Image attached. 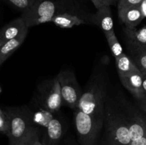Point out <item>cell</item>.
<instances>
[{
  "instance_id": "1",
  "label": "cell",
  "mask_w": 146,
  "mask_h": 145,
  "mask_svg": "<svg viewBox=\"0 0 146 145\" xmlns=\"http://www.w3.org/2000/svg\"><path fill=\"white\" fill-rule=\"evenodd\" d=\"M104 136L101 145H129L131 142L128 122L123 111L113 101L106 100L104 116Z\"/></svg>"
},
{
  "instance_id": "2",
  "label": "cell",
  "mask_w": 146,
  "mask_h": 145,
  "mask_svg": "<svg viewBox=\"0 0 146 145\" xmlns=\"http://www.w3.org/2000/svg\"><path fill=\"white\" fill-rule=\"evenodd\" d=\"M74 0H43L37 1L29 9L21 13L28 28L51 22L56 15L64 12H71Z\"/></svg>"
},
{
  "instance_id": "3",
  "label": "cell",
  "mask_w": 146,
  "mask_h": 145,
  "mask_svg": "<svg viewBox=\"0 0 146 145\" xmlns=\"http://www.w3.org/2000/svg\"><path fill=\"white\" fill-rule=\"evenodd\" d=\"M106 100V83L103 77L97 75L87 85L76 108L88 115L104 119Z\"/></svg>"
},
{
  "instance_id": "4",
  "label": "cell",
  "mask_w": 146,
  "mask_h": 145,
  "mask_svg": "<svg viewBox=\"0 0 146 145\" xmlns=\"http://www.w3.org/2000/svg\"><path fill=\"white\" fill-rule=\"evenodd\" d=\"M74 126L81 145H98L104 125V119L74 109Z\"/></svg>"
},
{
  "instance_id": "5",
  "label": "cell",
  "mask_w": 146,
  "mask_h": 145,
  "mask_svg": "<svg viewBox=\"0 0 146 145\" xmlns=\"http://www.w3.org/2000/svg\"><path fill=\"white\" fill-rule=\"evenodd\" d=\"M4 112L9 122V144L17 145L34 126L31 111L24 107H6Z\"/></svg>"
},
{
  "instance_id": "6",
  "label": "cell",
  "mask_w": 146,
  "mask_h": 145,
  "mask_svg": "<svg viewBox=\"0 0 146 145\" xmlns=\"http://www.w3.org/2000/svg\"><path fill=\"white\" fill-rule=\"evenodd\" d=\"M56 78L61 87L63 104L75 109L83 93L75 73L69 70H66L58 72Z\"/></svg>"
},
{
  "instance_id": "7",
  "label": "cell",
  "mask_w": 146,
  "mask_h": 145,
  "mask_svg": "<svg viewBox=\"0 0 146 145\" xmlns=\"http://www.w3.org/2000/svg\"><path fill=\"white\" fill-rule=\"evenodd\" d=\"M46 85L45 91L41 93V103L44 109L55 113L59 110L63 104L59 82L56 77Z\"/></svg>"
},
{
  "instance_id": "8",
  "label": "cell",
  "mask_w": 146,
  "mask_h": 145,
  "mask_svg": "<svg viewBox=\"0 0 146 145\" xmlns=\"http://www.w3.org/2000/svg\"><path fill=\"white\" fill-rule=\"evenodd\" d=\"M125 107L126 109L123 111L128 122L131 141L140 139L146 134V118L138 111Z\"/></svg>"
},
{
  "instance_id": "9",
  "label": "cell",
  "mask_w": 146,
  "mask_h": 145,
  "mask_svg": "<svg viewBox=\"0 0 146 145\" xmlns=\"http://www.w3.org/2000/svg\"><path fill=\"white\" fill-rule=\"evenodd\" d=\"M65 132L62 120L54 116L44 128V133L41 139V143L44 145H60Z\"/></svg>"
},
{
  "instance_id": "10",
  "label": "cell",
  "mask_w": 146,
  "mask_h": 145,
  "mask_svg": "<svg viewBox=\"0 0 146 145\" xmlns=\"http://www.w3.org/2000/svg\"><path fill=\"white\" fill-rule=\"evenodd\" d=\"M121 83L138 100L143 98L142 84L143 75L141 72H133L126 75H118Z\"/></svg>"
},
{
  "instance_id": "11",
  "label": "cell",
  "mask_w": 146,
  "mask_h": 145,
  "mask_svg": "<svg viewBox=\"0 0 146 145\" xmlns=\"http://www.w3.org/2000/svg\"><path fill=\"white\" fill-rule=\"evenodd\" d=\"M28 28L21 16L15 18L0 28V45L19 36Z\"/></svg>"
},
{
  "instance_id": "12",
  "label": "cell",
  "mask_w": 146,
  "mask_h": 145,
  "mask_svg": "<svg viewBox=\"0 0 146 145\" xmlns=\"http://www.w3.org/2000/svg\"><path fill=\"white\" fill-rule=\"evenodd\" d=\"M118 17L128 28H135L145 18L140 6L118 9Z\"/></svg>"
},
{
  "instance_id": "13",
  "label": "cell",
  "mask_w": 146,
  "mask_h": 145,
  "mask_svg": "<svg viewBox=\"0 0 146 145\" xmlns=\"http://www.w3.org/2000/svg\"><path fill=\"white\" fill-rule=\"evenodd\" d=\"M91 21L98 26L104 33L114 31V24L110 7H104L97 9L91 16Z\"/></svg>"
},
{
  "instance_id": "14",
  "label": "cell",
  "mask_w": 146,
  "mask_h": 145,
  "mask_svg": "<svg viewBox=\"0 0 146 145\" xmlns=\"http://www.w3.org/2000/svg\"><path fill=\"white\" fill-rule=\"evenodd\" d=\"M28 29L25 30L19 36L0 45V65H2L22 45L28 34Z\"/></svg>"
},
{
  "instance_id": "15",
  "label": "cell",
  "mask_w": 146,
  "mask_h": 145,
  "mask_svg": "<svg viewBox=\"0 0 146 145\" xmlns=\"http://www.w3.org/2000/svg\"><path fill=\"white\" fill-rule=\"evenodd\" d=\"M129 56L141 72L146 73V51L141 45L126 40Z\"/></svg>"
},
{
  "instance_id": "16",
  "label": "cell",
  "mask_w": 146,
  "mask_h": 145,
  "mask_svg": "<svg viewBox=\"0 0 146 145\" xmlns=\"http://www.w3.org/2000/svg\"><path fill=\"white\" fill-rule=\"evenodd\" d=\"M51 22L63 28H71L75 26L86 24V21L77 14L71 12H64L56 15Z\"/></svg>"
},
{
  "instance_id": "17",
  "label": "cell",
  "mask_w": 146,
  "mask_h": 145,
  "mask_svg": "<svg viewBox=\"0 0 146 145\" xmlns=\"http://www.w3.org/2000/svg\"><path fill=\"white\" fill-rule=\"evenodd\" d=\"M118 75H126L133 72H141L131 57L125 53L115 58Z\"/></svg>"
},
{
  "instance_id": "18",
  "label": "cell",
  "mask_w": 146,
  "mask_h": 145,
  "mask_svg": "<svg viewBox=\"0 0 146 145\" xmlns=\"http://www.w3.org/2000/svg\"><path fill=\"white\" fill-rule=\"evenodd\" d=\"M123 31L127 41L135 43L141 45H146V26H144L140 29H136V28H128L125 27Z\"/></svg>"
},
{
  "instance_id": "19",
  "label": "cell",
  "mask_w": 146,
  "mask_h": 145,
  "mask_svg": "<svg viewBox=\"0 0 146 145\" xmlns=\"http://www.w3.org/2000/svg\"><path fill=\"white\" fill-rule=\"evenodd\" d=\"M104 34H105L108 46L111 49L113 56L115 58L122 55L123 53V49L115 36V31H109V32H106L104 33Z\"/></svg>"
},
{
  "instance_id": "20",
  "label": "cell",
  "mask_w": 146,
  "mask_h": 145,
  "mask_svg": "<svg viewBox=\"0 0 146 145\" xmlns=\"http://www.w3.org/2000/svg\"><path fill=\"white\" fill-rule=\"evenodd\" d=\"M41 138L39 130L34 126L31 127L30 130L22 139L17 143V145H34L36 142Z\"/></svg>"
},
{
  "instance_id": "21",
  "label": "cell",
  "mask_w": 146,
  "mask_h": 145,
  "mask_svg": "<svg viewBox=\"0 0 146 145\" xmlns=\"http://www.w3.org/2000/svg\"><path fill=\"white\" fill-rule=\"evenodd\" d=\"M6 1L21 12H24L29 9L37 1L36 0H6Z\"/></svg>"
},
{
  "instance_id": "22",
  "label": "cell",
  "mask_w": 146,
  "mask_h": 145,
  "mask_svg": "<svg viewBox=\"0 0 146 145\" xmlns=\"http://www.w3.org/2000/svg\"><path fill=\"white\" fill-rule=\"evenodd\" d=\"M9 132V122L4 110L0 108V132L8 136Z\"/></svg>"
},
{
  "instance_id": "23",
  "label": "cell",
  "mask_w": 146,
  "mask_h": 145,
  "mask_svg": "<svg viewBox=\"0 0 146 145\" xmlns=\"http://www.w3.org/2000/svg\"><path fill=\"white\" fill-rule=\"evenodd\" d=\"M96 9L104 7H111L118 4V0H91Z\"/></svg>"
},
{
  "instance_id": "24",
  "label": "cell",
  "mask_w": 146,
  "mask_h": 145,
  "mask_svg": "<svg viewBox=\"0 0 146 145\" xmlns=\"http://www.w3.org/2000/svg\"><path fill=\"white\" fill-rule=\"evenodd\" d=\"M143 0H118V9L139 6Z\"/></svg>"
},
{
  "instance_id": "25",
  "label": "cell",
  "mask_w": 146,
  "mask_h": 145,
  "mask_svg": "<svg viewBox=\"0 0 146 145\" xmlns=\"http://www.w3.org/2000/svg\"><path fill=\"white\" fill-rule=\"evenodd\" d=\"M129 145H146V134L140 139L132 140Z\"/></svg>"
},
{
  "instance_id": "26",
  "label": "cell",
  "mask_w": 146,
  "mask_h": 145,
  "mask_svg": "<svg viewBox=\"0 0 146 145\" xmlns=\"http://www.w3.org/2000/svg\"><path fill=\"white\" fill-rule=\"evenodd\" d=\"M141 73L143 75V98H145L146 96V73H144V72H141Z\"/></svg>"
},
{
  "instance_id": "27",
  "label": "cell",
  "mask_w": 146,
  "mask_h": 145,
  "mask_svg": "<svg viewBox=\"0 0 146 145\" xmlns=\"http://www.w3.org/2000/svg\"><path fill=\"white\" fill-rule=\"evenodd\" d=\"M139 6L144 17L146 18V0H143L142 2L140 4Z\"/></svg>"
},
{
  "instance_id": "28",
  "label": "cell",
  "mask_w": 146,
  "mask_h": 145,
  "mask_svg": "<svg viewBox=\"0 0 146 145\" xmlns=\"http://www.w3.org/2000/svg\"><path fill=\"white\" fill-rule=\"evenodd\" d=\"M140 102V107H141V109H142L143 112H146V96L145 98H143L142 100H139Z\"/></svg>"
},
{
  "instance_id": "29",
  "label": "cell",
  "mask_w": 146,
  "mask_h": 145,
  "mask_svg": "<svg viewBox=\"0 0 146 145\" xmlns=\"http://www.w3.org/2000/svg\"><path fill=\"white\" fill-rule=\"evenodd\" d=\"M34 145H44V144L41 143V139H39V140H38V141H36V143L34 144Z\"/></svg>"
},
{
  "instance_id": "30",
  "label": "cell",
  "mask_w": 146,
  "mask_h": 145,
  "mask_svg": "<svg viewBox=\"0 0 146 145\" xmlns=\"http://www.w3.org/2000/svg\"><path fill=\"white\" fill-rule=\"evenodd\" d=\"M141 46H142L143 47V48H144V49H145V51H146V45H141Z\"/></svg>"
},
{
  "instance_id": "31",
  "label": "cell",
  "mask_w": 146,
  "mask_h": 145,
  "mask_svg": "<svg viewBox=\"0 0 146 145\" xmlns=\"http://www.w3.org/2000/svg\"><path fill=\"white\" fill-rule=\"evenodd\" d=\"M36 1H43V0H36Z\"/></svg>"
},
{
  "instance_id": "32",
  "label": "cell",
  "mask_w": 146,
  "mask_h": 145,
  "mask_svg": "<svg viewBox=\"0 0 146 145\" xmlns=\"http://www.w3.org/2000/svg\"><path fill=\"white\" fill-rule=\"evenodd\" d=\"M1 65H0V67H1Z\"/></svg>"
}]
</instances>
